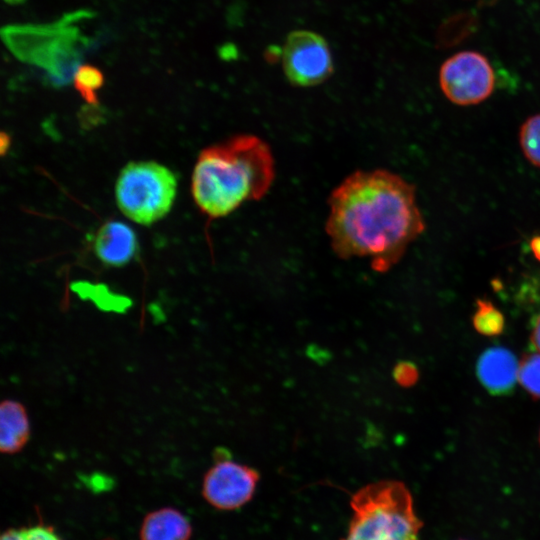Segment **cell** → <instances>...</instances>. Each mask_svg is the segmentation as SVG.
<instances>
[{
	"mask_svg": "<svg viewBox=\"0 0 540 540\" xmlns=\"http://www.w3.org/2000/svg\"><path fill=\"white\" fill-rule=\"evenodd\" d=\"M138 250L134 231L123 222L104 223L95 236L94 251L105 265L121 267L128 264Z\"/></svg>",
	"mask_w": 540,
	"mask_h": 540,
	"instance_id": "obj_10",
	"label": "cell"
},
{
	"mask_svg": "<svg viewBox=\"0 0 540 540\" xmlns=\"http://www.w3.org/2000/svg\"><path fill=\"white\" fill-rule=\"evenodd\" d=\"M473 325L482 335L496 336L503 331L504 317L491 302L478 300Z\"/></svg>",
	"mask_w": 540,
	"mask_h": 540,
	"instance_id": "obj_14",
	"label": "cell"
},
{
	"mask_svg": "<svg viewBox=\"0 0 540 540\" xmlns=\"http://www.w3.org/2000/svg\"><path fill=\"white\" fill-rule=\"evenodd\" d=\"M6 1H8L10 3H19V2H21L23 0H6Z\"/></svg>",
	"mask_w": 540,
	"mask_h": 540,
	"instance_id": "obj_21",
	"label": "cell"
},
{
	"mask_svg": "<svg viewBox=\"0 0 540 540\" xmlns=\"http://www.w3.org/2000/svg\"><path fill=\"white\" fill-rule=\"evenodd\" d=\"M495 72L489 60L476 51H462L448 58L439 72L440 88L459 106L485 101L495 88Z\"/></svg>",
	"mask_w": 540,
	"mask_h": 540,
	"instance_id": "obj_6",
	"label": "cell"
},
{
	"mask_svg": "<svg viewBox=\"0 0 540 540\" xmlns=\"http://www.w3.org/2000/svg\"><path fill=\"white\" fill-rule=\"evenodd\" d=\"M530 247L535 258L540 261V236L534 237L532 239Z\"/></svg>",
	"mask_w": 540,
	"mask_h": 540,
	"instance_id": "obj_20",
	"label": "cell"
},
{
	"mask_svg": "<svg viewBox=\"0 0 540 540\" xmlns=\"http://www.w3.org/2000/svg\"><path fill=\"white\" fill-rule=\"evenodd\" d=\"M519 144L524 157L540 169V113L527 118L519 129Z\"/></svg>",
	"mask_w": 540,
	"mask_h": 540,
	"instance_id": "obj_13",
	"label": "cell"
},
{
	"mask_svg": "<svg viewBox=\"0 0 540 540\" xmlns=\"http://www.w3.org/2000/svg\"><path fill=\"white\" fill-rule=\"evenodd\" d=\"M460 540H465V539H460Z\"/></svg>",
	"mask_w": 540,
	"mask_h": 540,
	"instance_id": "obj_22",
	"label": "cell"
},
{
	"mask_svg": "<svg viewBox=\"0 0 540 540\" xmlns=\"http://www.w3.org/2000/svg\"><path fill=\"white\" fill-rule=\"evenodd\" d=\"M392 375L399 385L409 387L417 381L418 371L411 362L401 361L395 365Z\"/></svg>",
	"mask_w": 540,
	"mask_h": 540,
	"instance_id": "obj_18",
	"label": "cell"
},
{
	"mask_svg": "<svg viewBox=\"0 0 540 540\" xmlns=\"http://www.w3.org/2000/svg\"><path fill=\"white\" fill-rule=\"evenodd\" d=\"M192 527L179 510L164 507L145 516L140 527V540H190Z\"/></svg>",
	"mask_w": 540,
	"mask_h": 540,
	"instance_id": "obj_12",
	"label": "cell"
},
{
	"mask_svg": "<svg viewBox=\"0 0 540 540\" xmlns=\"http://www.w3.org/2000/svg\"><path fill=\"white\" fill-rule=\"evenodd\" d=\"M260 479L259 472L232 460L224 448L214 452V464L203 477L202 496L216 509L235 510L248 503Z\"/></svg>",
	"mask_w": 540,
	"mask_h": 540,
	"instance_id": "obj_7",
	"label": "cell"
},
{
	"mask_svg": "<svg viewBox=\"0 0 540 540\" xmlns=\"http://www.w3.org/2000/svg\"><path fill=\"white\" fill-rule=\"evenodd\" d=\"M350 506L353 513L342 540H420L423 522L403 482L367 484L351 496Z\"/></svg>",
	"mask_w": 540,
	"mask_h": 540,
	"instance_id": "obj_3",
	"label": "cell"
},
{
	"mask_svg": "<svg viewBox=\"0 0 540 540\" xmlns=\"http://www.w3.org/2000/svg\"><path fill=\"white\" fill-rule=\"evenodd\" d=\"M274 178L275 162L268 144L255 135H237L200 152L191 192L200 211L215 219L264 197Z\"/></svg>",
	"mask_w": 540,
	"mask_h": 540,
	"instance_id": "obj_2",
	"label": "cell"
},
{
	"mask_svg": "<svg viewBox=\"0 0 540 540\" xmlns=\"http://www.w3.org/2000/svg\"><path fill=\"white\" fill-rule=\"evenodd\" d=\"M176 190V176L167 167L154 161L130 162L117 178L115 198L130 220L151 225L170 211Z\"/></svg>",
	"mask_w": 540,
	"mask_h": 540,
	"instance_id": "obj_5",
	"label": "cell"
},
{
	"mask_svg": "<svg viewBox=\"0 0 540 540\" xmlns=\"http://www.w3.org/2000/svg\"><path fill=\"white\" fill-rule=\"evenodd\" d=\"M477 376L488 392L505 395L515 387L519 365L508 349L492 347L483 352L477 362Z\"/></svg>",
	"mask_w": 540,
	"mask_h": 540,
	"instance_id": "obj_9",
	"label": "cell"
},
{
	"mask_svg": "<svg viewBox=\"0 0 540 540\" xmlns=\"http://www.w3.org/2000/svg\"><path fill=\"white\" fill-rule=\"evenodd\" d=\"M31 426L26 407L19 401L4 399L0 404V451L19 453L28 443Z\"/></svg>",
	"mask_w": 540,
	"mask_h": 540,
	"instance_id": "obj_11",
	"label": "cell"
},
{
	"mask_svg": "<svg viewBox=\"0 0 540 540\" xmlns=\"http://www.w3.org/2000/svg\"><path fill=\"white\" fill-rule=\"evenodd\" d=\"M1 540H62L55 530L42 523L34 524L19 529H7L1 536Z\"/></svg>",
	"mask_w": 540,
	"mask_h": 540,
	"instance_id": "obj_17",
	"label": "cell"
},
{
	"mask_svg": "<svg viewBox=\"0 0 540 540\" xmlns=\"http://www.w3.org/2000/svg\"><path fill=\"white\" fill-rule=\"evenodd\" d=\"M72 19L73 14L54 25L9 26L2 35L17 57L45 69L54 85H66L80 66L84 41L69 26Z\"/></svg>",
	"mask_w": 540,
	"mask_h": 540,
	"instance_id": "obj_4",
	"label": "cell"
},
{
	"mask_svg": "<svg viewBox=\"0 0 540 540\" xmlns=\"http://www.w3.org/2000/svg\"><path fill=\"white\" fill-rule=\"evenodd\" d=\"M288 79L299 86H312L325 80L332 71V58L325 40L312 32L289 35L282 51Z\"/></svg>",
	"mask_w": 540,
	"mask_h": 540,
	"instance_id": "obj_8",
	"label": "cell"
},
{
	"mask_svg": "<svg viewBox=\"0 0 540 540\" xmlns=\"http://www.w3.org/2000/svg\"><path fill=\"white\" fill-rule=\"evenodd\" d=\"M326 233L343 259H368L387 272L425 230L415 186L384 169L356 171L328 199Z\"/></svg>",
	"mask_w": 540,
	"mask_h": 540,
	"instance_id": "obj_1",
	"label": "cell"
},
{
	"mask_svg": "<svg viewBox=\"0 0 540 540\" xmlns=\"http://www.w3.org/2000/svg\"><path fill=\"white\" fill-rule=\"evenodd\" d=\"M531 342L537 352L540 353V314L533 321L531 330Z\"/></svg>",
	"mask_w": 540,
	"mask_h": 540,
	"instance_id": "obj_19",
	"label": "cell"
},
{
	"mask_svg": "<svg viewBox=\"0 0 540 540\" xmlns=\"http://www.w3.org/2000/svg\"><path fill=\"white\" fill-rule=\"evenodd\" d=\"M74 86L88 104H97V91L103 85V74L94 66L80 65L74 78Z\"/></svg>",
	"mask_w": 540,
	"mask_h": 540,
	"instance_id": "obj_15",
	"label": "cell"
},
{
	"mask_svg": "<svg viewBox=\"0 0 540 540\" xmlns=\"http://www.w3.org/2000/svg\"><path fill=\"white\" fill-rule=\"evenodd\" d=\"M518 380L534 398L540 399V353H530L519 364Z\"/></svg>",
	"mask_w": 540,
	"mask_h": 540,
	"instance_id": "obj_16",
	"label": "cell"
}]
</instances>
